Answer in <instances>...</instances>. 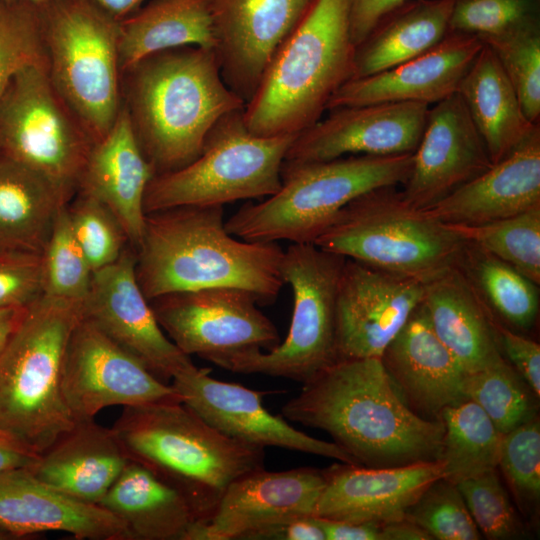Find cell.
Here are the masks:
<instances>
[{"label":"cell","instance_id":"obj_1","mask_svg":"<svg viewBox=\"0 0 540 540\" xmlns=\"http://www.w3.org/2000/svg\"><path fill=\"white\" fill-rule=\"evenodd\" d=\"M282 414L327 432L358 465L440 461L442 421L414 412L378 357L336 360L304 382Z\"/></svg>","mask_w":540,"mask_h":540},{"label":"cell","instance_id":"obj_2","mask_svg":"<svg viewBox=\"0 0 540 540\" xmlns=\"http://www.w3.org/2000/svg\"><path fill=\"white\" fill-rule=\"evenodd\" d=\"M135 253L136 277L148 300L234 287L267 305L284 286V250L277 242H249L230 234L224 206H180L146 214Z\"/></svg>","mask_w":540,"mask_h":540},{"label":"cell","instance_id":"obj_3","mask_svg":"<svg viewBox=\"0 0 540 540\" xmlns=\"http://www.w3.org/2000/svg\"><path fill=\"white\" fill-rule=\"evenodd\" d=\"M122 105L154 175L195 158L214 124L245 102L224 82L213 49L156 52L122 72Z\"/></svg>","mask_w":540,"mask_h":540},{"label":"cell","instance_id":"obj_4","mask_svg":"<svg viewBox=\"0 0 540 540\" xmlns=\"http://www.w3.org/2000/svg\"><path fill=\"white\" fill-rule=\"evenodd\" d=\"M111 428L128 458L176 488L198 522L234 480L264 468V448L226 436L181 402L123 407Z\"/></svg>","mask_w":540,"mask_h":540},{"label":"cell","instance_id":"obj_5","mask_svg":"<svg viewBox=\"0 0 540 540\" xmlns=\"http://www.w3.org/2000/svg\"><path fill=\"white\" fill-rule=\"evenodd\" d=\"M352 0H315L278 49L245 105L255 135H298L318 122L334 93L353 78Z\"/></svg>","mask_w":540,"mask_h":540},{"label":"cell","instance_id":"obj_6","mask_svg":"<svg viewBox=\"0 0 540 540\" xmlns=\"http://www.w3.org/2000/svg\"><path fill=\"white\" fill-rule=\"evenodd\" d=\"M81 303L42 295L0 355V434L40 455L75 423L63 397L66 348Z\"/></svg>","mask_w":540,"mask_h":540},{"label":"cell","instance_id":"obj_7","mask_svg":"<svg viewBox=\"0 0 540 540\" xmlns=\"http://www.w3.org/2000/svg\"><path fill=\"white\" fill-rule=\"evenodd\" d=\"M412 163L413 153L284 160L279 190L258 203L244 204L225 221L226 229L249 242L313 243L355 198L376 188L403 185Z\"/></svg>","mask_w":540,"mask_h":540},{"label":"cell","instance_id":"obj_8","mask_svg":"<svg viewBox=\"0 0 540 540\" xmlns=\"http://www.w3.org/2000/svg\"><path fill=\"white\" fill-rule=\"evenodd\" d=\"M313 244L427 283L460 265L468 241L450 225L411 206L398 186H386L349 202Z\"/></svg>","mask_w":540,"mask_h":540},{"label":"cell","instance_id":"obj_9","mask_svg":"<svg viewBox=\"0 0 540 540\" xmlns=\"http://www.w3.org/2000/svg\"><path fill=\"white\" fill-rule=\"evenodd\" d=\"M39 10L49 80L96 142L122 108L120 21L92 0H46Z\"/></svg>","mask_w":540,"mask_h":540},{"label":"cell","instance_id":"obj_10","mask_svg":"<svg viewBox=\"0 0 540 540\" xmlns=\"http://www.w3.org/2000/svg\"><path fill=\"white\" fill-rule=\"evenodd\" d=\"M243 111L222 116L207 134L200 155L188 165L152 177L144 195L145 214L264 199L279 190L282 165L297 135H255Z\"/></svg>","mask_w":540,"mask_h":540},{"label":"cell","instance_id":"obj_11","mask_svg":"<svg viewBox=\"0 0 540 540\" xmlns=\"http://www.w3.org/2000/svg\"><path fill=\"white\" fill-rule=\"evenodd\" d=\"M95 141L52 86L45 65L17 72L0 99V152L48 180L69 203Z\"/></svg>","mask_w":540,"mask_h":540},{"label":"cell","instance_id":"obj_12","mask_svg":"<svg viewBox=\"0 0 540 540\" xmlns=\"http://www.w3.org/2000/svg\"><path fill=\"white\" fill-rule=\"evenodd\" d=\"M346 258L313 243L294 244L281 263L284 284L293 294V311L283 342L231 361L226 370L295 380L302 384L336 361L335 310Z\"/></svg>","mask_w":540,"mask_h":540},{"label":"cell","instance_id":"obj_13","mask_svg":"<svg viewBox=\"0 0 540 540\" xmlns=\"http://www.w3.org/2000/svg\"><path fill=\"white\" fill-rule=\"evenodd\" d=\"M157 322L186 355L225 368L231 361L280 343L276 326L250 292L212 287L149 300Z\"/></svg>","mask_w":540,"mask_h":540},{"label":"cell","instance_id":"obj_14","mask_svg":"<svg viewBox=\"0 0 540 540\" xmlns=\"http://www.w3.org/2000/svg\"><path fill=\"white\" fill-rule=\"evenodd\" d=\"M61 387L74 421L94 419L102 409L181 402L136 357L81 317L69 339Z\"/></svg>","mask_w":540,"mask_h":540},{"label":"cell","instance_id":"obj_15","mask_svg":"<svg viewBox=\"0 0 540 540\" xmlns=\"http://www.w3.org/2000/svg\"><path fill=\"white\" fill-rule=\"evenodd\" d=\"M135 266L136 253L128 245L114 263L93 271L82 317L167 383L193 362L160 327Z\"/></svg>","mask_w":540,"mask_h":540},{"label":"cell","instance_id":"obj_16","mask_svg":"<svg viewBox=\"0 0 540 540\" xmlns=\"http://www.w3.org/2000/svg\"><path fill=\"white\" fill-rule=\"evenodd\" d=\"M425 283L348 259L337 287L336 360L378 357L424 296Z\"/></svg>","mask_w":540,"mask_h":540},{"label":"cell","instance_id":"obj_17","mask_svg":"<svg viewBox=\"0 0 540 540\" xmlns=\"http://www.w3.org/2000/svg\"><path fill=\"white\" fill-rule=\"evenodd\" d=\"M194 364L172 378L181 403L219 432L261 448L271 446L356 464L335 442L323 441L291 426L263 405L266 392L214 379Z\"/></svg>","mask_w":540,"mask_h":540},{"label":"cell","instance_id":"obj_18","mask_svg":"<svg viewBox=\"0 0 540 540\" xmlns=\"http://www.w3.org/2000/svg\"><path fill=\"white\" fill-rule=\"evenodd\" d=\"M315 0H212L214 51L226 85L245 105L272 58Z\"/></svg>","mask_w":540,"mask_h":540},{"label":"cell","instance_id":"obj_19","mask_svg":"<svg viewBox=\"0 0 540 540\" xmlns=\"http://www.w3.org/2000/svg\"><path fill=\"white\" fill-rule=\"evenodd\" d=\"M324 485L323 471L312 467L251 471L227 487L211 517L195 523L184 540L249 539L269 526L314 516Z\"/></svg>","mask_w":540,"mask_h":540},{"label":"cell","instance_id":"obj_20","mask_svg":"<svg viewBox=\"0 0 540 540\" xmlns=\"http://www.w3.org/2000/svg\"><path fill=\"white\" fill-rule=\"evenodd\" d=\"M429 108L419 102H382L330 109L326 117L295 137L285 160L413 153L422 137Z\"/></svg>","mask_w":540,"mask_h":540},{"label":"cell","instance_id":"obj_21","mask_svg":"<svg viewBox=\"0 0 540 540\" xmlns=\"http://www.w3.org/2000/svg\"><path fill=\"white\" fill-rule=\"evenodd\" d=\"M486 145L456 92L429 108L404 199L427 209L492 166Z\"/></svg>","mask_w":540,"mask_h":540},{"label":"cell","instance_id":"obj_22","mask_svg":"<svg viewBox=\"0 0 540 540\" xmlns=\"http://www.w3.org/2000/svg\"><path fill=\"white\" fill-rule=\"evenodd\" d=\"M322 471L325 485L315 517L379 525L403 520L425 489L443 478L440 461L394 467L340 462Z\"/></svg>","mask_w":540,"mask_h":540},{"label":"cell","instance_id":"obj_23","mask_svg":"<svg viewBox=\"0 0 540 540\" xmlns=\"http://www.w3.org/2000/svg\"><path fill=\"white\" fill-rule=\"evenodd\" d=\"M482 47L476 35L448 32L437 45L412 59L350 79L331 97L327 111L382 102L436 104L457 92Z\"/></svg>","mask_w":540,"mask_h":540},{"label":"cell","instance_id":"obj_24","mask_svg":"<svg viewBox=\"0 0 540 540\" xmlns=\"http://www.w3.org/2000/svg\"><path fill=\"white\" fill-rule=\"evenodd\" d=\"M380 358L406 404L424 418L440 420L445 407L466 398L465 372L436 335L422 301Z\"/></svg>","mask_w":540,"mask_h":540},{"label":"cell","instance_id":"obj_25","mask_svg":"<svg viewBox=\"0 0 540 540\" xmlns=\"http://www.w3.org/2000/svg\"><path fill=\"white\" fill-rule=\"evenodd\" d=\"M0 528L16 537L62 531L80 540H132L109 511L55 489L28 468L0 474Z\"/></svg>","mask_w":540,"mask_h":540},{"label":"cell","instance_id":"obj_26","mask_svg":"<svg viewBox=\"0 0 540 540\" xmlns=\"http://www.w3.org/2000/svg\"><path fill=\"white\" fill-rule=\"evenodd\" d=\"M540 207V125L508 156L424 209L445 224L480 225Z\"/></svg>","mask_w":540,"mask_h":540},{"label":"cell","instance_id":"obj_27","mask_svg":"<svg viewBox=\"0 0 540 540\" xmlns=\"http://www.w3.org/2000/svg\"><path fill=\"white\" fill-rule=\"evenodd\" d=\"M153 176L154 171L137 143L122 105L111 129L94 143L77 193L106 206L122 226L129 245L135 251L145 225L144 195Z\"/></svg>","mask_w":540,"mask_h":540},{"label":"cell","instance_id":"obj_28","mask_svg":"<svg viewBox=\"0 0 540 540\" xmlns=\"http://www.w3.org/2000/svg\"><path fill=\"white\" fill-rule=\"evenodd\" d=\"M129 460L112 428L90 419L75 421L28 469L55 489L98 505Z\"/></svg>","mask_w":540,"mask_h":540},{"label":"cell","instance_id":"obj_29","mask_svg":"<svg viewBox=\"0 0 540 540\" xmlns=\"http://www.w3.org/2000/svg\"><path fill=\"white\" fill-rule=\"evenodd\" d=\"M422 305L436 335L465 374L504 358L495 318L459 266L425 283Z\"/></svg>","mask_w":540,"mask_h":540},{"label":"cell","instance_id":"obj_30","mask_svg":"<svg viewBox=\"0 0 540 540\" xmlns=\"http://www.w3.org/2000/svg\"><path fill=\"white\" fill-rule=\"evenodd\" d=\"M98 505L127 526L132 540H184L198 522L176 488L133 460Z\"/></svg>","mask_w":540,"mask_h":540},{"label":"cell","instance_id":"obj_31","mask_svg":"<svg viewBox=\"0 0 540 540\" xmlns=\"http://www.w3.org/2000/svg\"><path fill=\"white\" fill-rule=\"evenodd\" d=\"M457 93L493 164L508 156L539 126L526 117L500 62L485 44L461 80Z\"/></svg>","mask_w":540,"mask_h":540},{"label":"cell","instance_id":"obj_32","mask_svg":"<svg viewBox=\"0 0 540 540\" xmlns=\"http://www.w3.org/2000/svg\"><path fill=\"white\" fill-rule=\"evenodd\" d=\"M66 204L43 176L0 152V254L43 255Z\"/></svg>","mask_w":540,"mask_h":540},{"label":"cell","instance_id":"obj_33","mask_svg":"<svg viewBox=\"0 0 540 540\" xmlns=\"http://www.w3.org/2000/svg\"><path fill=\"white\" fill-rule=\"evenodd\" d=\"M454 3L408 0L389 12L355 47L353 78L387 70L437 45L448 34Z\"/></svg>","mask_w":540,"mask_h":540},{"label":"cell","instance_id":"obj_34","mask_svg":"<svg viewBox=\"0 0 540 540\" xmlns=\"http://www.w3.org/2000/svg\"><path fill=\"white\" fill-rule=\"evenodd\" d=\"M215 46L212 0H148L120 21L121 72L167 49Z\"/></svg>","mask_w":540,"mask_h":540},{"label":"cell","instance_id":"obj_35","mask_svg":"<svg viewBox=\"0 0 540 540\" xmlns=\"http://www.w3.org/2000/svg\"><path fill=\"white\" fill-rule=\"evenodd\" d=\"M440 420L445 480L458 484L498 467L502 434L479 405L464 398L445 407Z\"/></svg>","mask_w":540,"mask_h":540},{"label":"cell","instance_id":"obj_36","mask_svg":"<svg viewBox=\"0 0 540 540\" xmlns=\"http://www.w3.org/2000/svg\"><path fill=\"white\" fill-rule=\"evenodd\" d=\"M459 268L488 308L510 325L530 329L539 310V285L469 242Z\"/></svg>","mask_w":540,"mask_h":540},{"label":"cell","instance_id":"obj_37","mask_svg":"<svg viewBox=\"0 0 540 540\" xmlns=\"http://www.w3.org/2000/svg\"><path fill=\"white\" fill-rule=\"evenodd\" d=\"M463 392L502 435L538 416V397L504 358L465 374Z\"/></svg>","mask_w":540,"mask_h":540},{"label":"cell","instance_id":"obj_38","mask_svg":"<svg viewBox=\"0 0 540 540\" xmlns=\"http://www.w3.org/2000/svg\"><path fill=\"white\" fill-rule=\"evenodd\" d=\"M448 225L469 243L540 284V207L480 225Z\"/></svg>","mask_w":540,"mask_h":540},{"label":"cell","instance_id":"obj_39","mask_svg":"<svg viewBox=\"0 0 540 540\" xmlns=\"http://www.w3.org/2000/svg\"><path fill=\"white\" fill-rule=\"evenodd\" d=\"M42 259L44 295L82 303L93 270L73 233L67 204L57 213Z\"/></svg>","mask_w":540,"mask_h":540},{"label":"cell","instance_id":"obj_40","mask_svg":"<svg viewBox=\"0 0 540 540\" xmlns=\"http://www.w3.org/2000/svg\"><path fill=\"white\" fill-rule=\"evenodd\" d=\"M496 55L532 123L540 119V24L479 37Z\"/></svg>","mask_w":540,"mask_h":540},{"label":"cell","instance_id":"obj_41","mask_svg":"<svg viewBox=\"0 0 540 540\" xmlns=\"http://www.w3.org/2000/svg\"><path fill=\"white\" fill-rule=\"evenodd\" d=\"M31 65H47L39 4L0 0V99L13 76Z\"/></svg>","mask_w":540,"mask_h":540},{"label":"cell","instance_id":"obj_42","mask_svg":"<svg viewBox=\"0 0 540 540\" xmlns=\"http://www.w3.org/2000/svg\"><path fill=\"white\" fill-rule=\"evenodd\" d=\"M404 519L424 529L432 539L482 538L458 487L444 478L425 489L407 510Z\"/></svg>","mask_w":540,"mask_h":540},{"label":"cell","instance_id":"obj_43","mask_svg":"<svg viewBox=\"0 0 540 540\" xmlns=\"http://www.w3.org/2000/svg\"><path fill=\"white\" fill-rule=\"evenodd\" d=\"M70 224L93 271L114 263L129 245L111 211L96 199L77 193L67 204Z\"/></svg>","mask_w":540,"mask_h":540},{"label":"cell","instance_id":"obj_44","mask_svg":"<svg viewBox=\"0 0 540 540\" xmlns=\"http://www.w3.org/2000/svg\"><path fill=\"white\" fill-rule=\"evenodd\" d=\"M482 536L491 540L520 538L525 533L496 469L456 484Z\"/></svg>","mask_w":540,"mask_h":540},{"label":"cell","instance_id":"obj_45","mask_svg":"<svg viewBox=\"0 0 540 540\" xmlns=\"http://www.w3.org/2000/svg\"><path fill=\"white\" fill-rule=\"evenodd\" d=\"M500 467L519 505L536 510L540 499V422L539 417L502 435Z\"/></svg>","mask_w":540,"mask_h":540},{"label":"cell","instance_id":"obj_46","mask_svg":"<svg viewBox=\"0 0 540 540\" xmlns=\"http://www.w3.org/2000/svg\"><path fill=\"white\" fill-rule=\"evenodd\" d=\"M540 24V0H455L448 32L497 36Z\"/></svg>","mask_w":540,"mask_h":540},{"label":"cell","instance_id":"obj_47","mask_svg":"<svg viewBox=\"0 0 540 540\" xmlns=\"http://www.w3.org/2000/svg\"><path fill=\"white\" fill-rule=\"evenodd\" d=\"M43 294L42 255L0 254V307L25 308Z\"/></svg>","mask_w":540,"mask_h":540},{"label":"cell","instance_id":"obj_48","mask_svg":"<svg viewBox=\"0 0 540 540\" xmlns=\"http://www.w3.org/2000/svg\"><path fill=\"white\" fill-rule=\"evenodd\" d=\"M501 351L515 370L539 398L540 395V345L517 334L494 320Z\"/></svg>","mask_w":540,"mask_h":540},{"label":"cell","instance_id":"obj_49","mask_svg":"<svg viewBox=\"0 0 540 540\" xmlns=\"http://www.w3.org/2000/svg\"><path fill=\"white\" fill-rule=\"evenodd\" d=\"M408 0H352L350 9V34L358 46L389 12Z\"/></svg>","mask_w":540,"mask_h":540},{"label":"cell","instance_id":"obj_50","mask_svg":"<svg viewBox=\"0 0 540 540\" xmlns=\"http://www.w3.org/2000/svg\"><path fill=\"white\" fill-rule=\"evenodd\" d=\"M249 539L326 540L324 531L315 516L298 517L269 526L252 534Z\"/></svg>","mask_w":540,"mask_h":540},{"label":"cell","instance_id":"obj_51","mask_svg":"<svg viewBox=\"0 0 540 540\" xmlns=\"http://www.w3.org/2000/svg\"><path fill=\"white\" fill-rule=\"evenodd\" d=\"M316 518L324 531L326 540H382V525Z\"/></svg>","mask_w":540,"mask_h":540},{"label":"cell","instance_id":"obj_52","mask_svg":"<svg viewBox=\"0 0 540 540\" xmlns=\"http://www.w3.org/2000/svg\"><path fill=\"white\" fill-rule=\"evenodd\" d=\"M38 458L0 434V474L18 468H29Z\"/></svg>","mask_w":540,"mask_h":540},{"label":"cell","instance_id":"obj_53","mask_svg":"<svg viewBox=\"0 0 540 540\" xmlns=\"http://www.w3.org/2000/svg\"><path fill=\"white\" fill-rule=\"evenodd\" d=\"M382 540H431L432 537L418 525L403 519L383 524Z\"/></svg>","mask_w":540,"mask_h":540},{"label":"cell","instance_id":"obj_54","mask_svg":"<svg viewBox=\"0 0 540 540\" xmlns=\"http://www.w3.org/2000/svg\"><path fill=\"white\" fill-rule=\"evenodd\" d=\"M26 308L0 307V355L18 326Z\"/></svg>","mask_w":540,"mask_h":540},{"label":"cell","instance_id":"obj_55","mask_svg":"<svg viewBox=\"0 0 540 540\" xmlns=\"http://www.w3.org/2000/svg\"><path fill=\"white\" fill-rule=\"evenodd\" d=\"M111 16L121 21L139 9L147 0H92Z\"/></svg>","mask_w":540,"mask_h":540},{"label":"cell","instance_id":"obj_56","mask_svg":"<svg viewBox=\"0 0 540 540\" xmlns=\"http://www.w3.org/2000/svg\"><path fill=\"white\" fill-rule=\"evenodd\" d=\"M29 1L40 4V3H42V2H44L46 0H29Z\"/></svg>","mask_w":540,"mask_h":540}]
</instances>
